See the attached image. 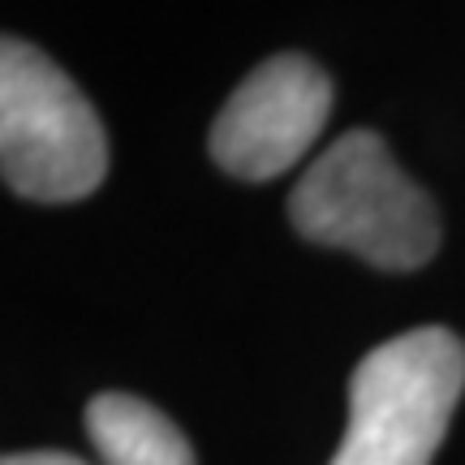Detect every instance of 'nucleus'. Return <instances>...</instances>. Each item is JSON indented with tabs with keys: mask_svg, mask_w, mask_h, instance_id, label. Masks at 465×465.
I'll return each mask as SVG.
<instances>
[{
	"mask_svg": "<svg viewBox=\"0 0 465 465\" xmlns=\"http://www.w3.org/2000/svg\"><path fill=\"white\" fill-rule=\"evenodd\" d=\"M289 220L306 242L349 250L383 272H414L440 250L435 203L401 173L371 130L341 134L302 173Z\"/></svg>",
	"mask_w": 465,
	"mask_h": 465,
	"instance_id": "obj_1",
	"label": "nucleus"
},
{
	"mask_svg": "<svg viewBox=\"0 0 465 465\" xmlns=\"http://www.w3.org/2000/svg\"><path fill=\"white\" fill-rule=\"evenodd\" d=\"M465 392V345L449 328L392 336L353 366L349 427L332 465H431Z\"/></svg>",
	"mask_w": 465,
	"mask_h": 465,
	"instance_id": "obj_2",
	"label": "nucleus"
},
{
	"mask_svg": "<svg viewBox=\"0 0 465 465\" xmlns=\"http://www.w3.org/2000/svg\"><path fill=\"white\" fill-rule=\"evenodd\" d=\"M0 168L35 203L86 199L108 173V138L65 69L22 39L0 48Z\"/></svg>",
	"mask_w": 465,
	"mask_h": 465,
	"instance_id": "obj_3",
	"label": "nucleus"
},
{
	"mask_svg": "<svg viewBox=\"0 0 465 465\" xmlns=\"http://www.w3.org/2000/svg\"><path fill=\"white\" fill-rule=\"evenodd\" d=\"M332 113L328 74L298 52L250 69L212 125V160L229 177L272 182L311 151Z\"/></svg>",
	"mask_w": 465,
	"mask_h": 465,
	"instance_id": "obj_4",
	"label": "nucleus"
},
{
	"mask_svg": "<svg viewBox=\"0 0 465 465\" xmlns=\"http://www.w3.org/2000/svg\"><path fill=\"white\" fill-rule=\"evenodd\" d=\"M86 435L104 465H194V449L155 405L100 392L86 405Z\"/></svg>",
	"mask_w": 465,
	"mask_h": 465,
	"instance_id": "obj_5",
	"label": "nucleus"
},
{
	"mask_svg": "<svg viewBox=\"0 0 465 465\" xmlns=\"http://www.w3.org/2000/svg\"><path fill=\"white\" fill-rule=\"evenodd\" d=\"M0 465H86L69 452H9Z\"/></svg>",
	"mask_w": 465,
	"mask_h": 465,
	"instance_id": "obj_6",
	"label": "nucleus"
}]
</instances>
